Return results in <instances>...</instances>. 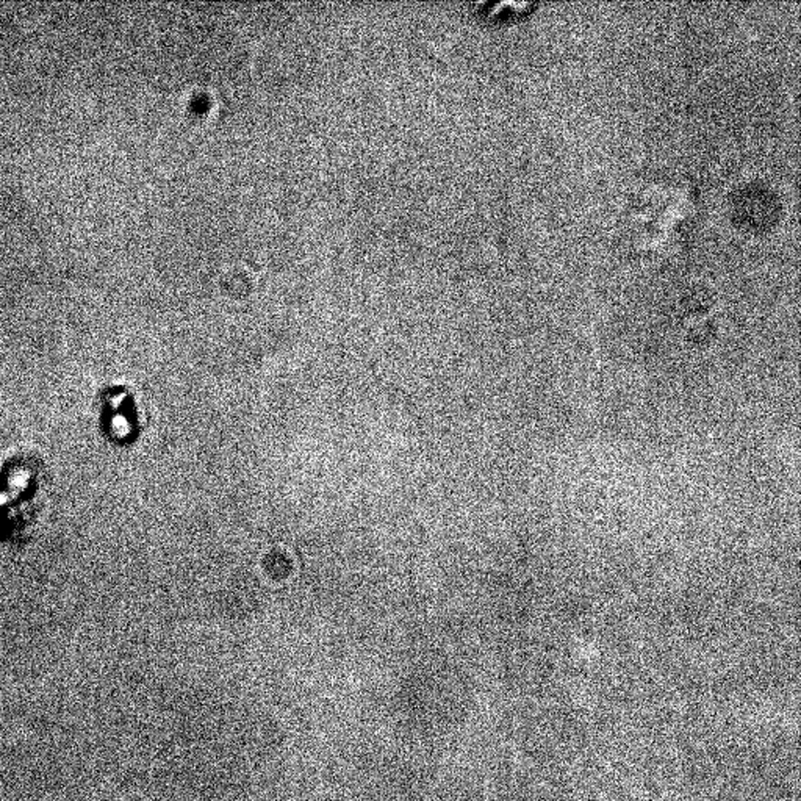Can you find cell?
<instances>
[{
    "label": "cell",
    "mask_w": 801,
    "mask_h": 801,
    "mask_svg": "<svg viewBox=\"0 0 801 801\" xmlns=\"http://www.w3.org/2000/svg\"><path fill=\"white\" fill-rule=\"evenodd\" d=\"M96 417L101 435L116 448L134 446L149 424L146 404L126 384L103 387L96 399Z\"/></svg>",
    "instance_id": "7a4b0ae2"
},
{
    "label": "cell",
    "mask_w": 801,
    "mask_h": 801,
    "mask_svg": "<svg viewBox=\"0 0 801 801\" xmlns=\"http://www.w3.org/2000/svg\"><path fill=\"white\" fill-rule=\"evenodd\" d=\"M48 476L34 451L8 449L0 456V544H24L34 537L48 505Z\"/></svg>",
    "instance_id": "6da1fadb"
}]
</instances>
